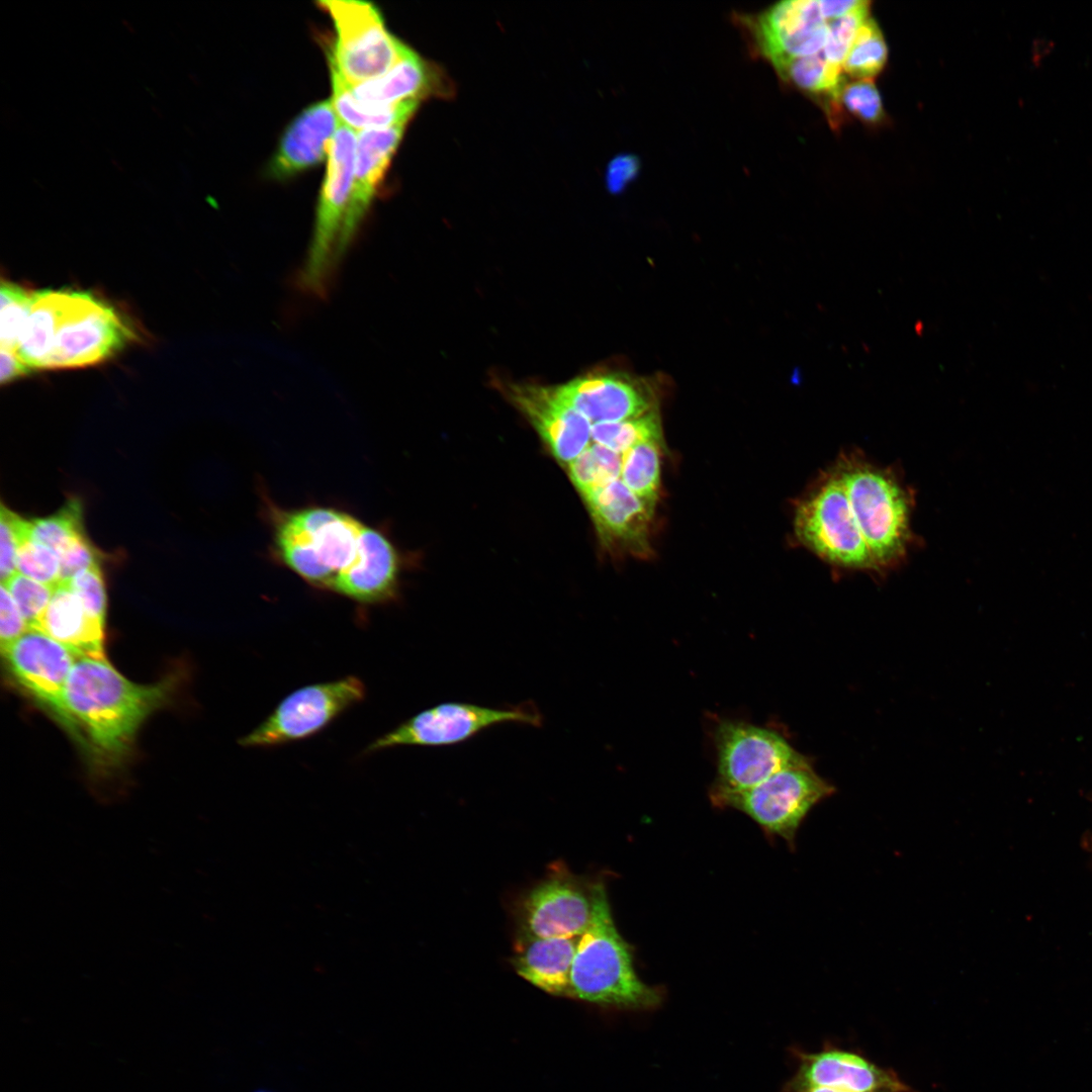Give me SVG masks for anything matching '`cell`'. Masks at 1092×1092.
Wrapping results in <instances>:
<instances>
[{"label": "cell", "mask_w": 1092, "mask_h": 1092, "mask_svg": "<svg viewBox=\"0 0 1092 1092\" xmlns=\"http://www.w3.org/2000/svg\"><path fill=\"white\" fill-rule=\"evenodd\" d=\"M168 677L141 685L106 660L78 658L69 675L64 702L69 731L97 762L115 764L130 750L143 723L169 699Z\"/></svg>", "instance_id": "cell-1"}, {"label": "cell", "mask_w": 1092, "mask_h": 1092, "mask_svg": "<svg viewBox=\"0 0 1092 1092\" xmlns=\"http://www.w3.org/2000/svg\"><path fill=\"white\" fill-rule=\"evenodd\" d=\"M271 513L279 558L309 584L333 592L358 564L368 526L350 514L325 507Z\"/></svg>", "instance_id": "cell-2"}, {"label": "cell", "mask_w": 1092, "mask_h": 1092, "mask_svg": "<svg viewBox=\"0 0 1092 1092\" xmlns=\"http://www.w3.org/2000/svg\"><path fill=\"white\" fill-rule=\"evenodd\" d=\"M833 467L878 573L898 566L913 540L911 494L892 469L873 463L857 451L842 453Z\"/></svg>", "instance_id": "cell-3"}, {"label": "cell", "mask_w": 1092, "mask_h": 1092, "mask_svg": "<svg viewBox=\"0 0 1092 1092\" xmlns=\"http://www.w3.org/2000/svg\"><path fill=\"white\" fill-rule=\"evenodd\" d=\"M569 996L606 1007L652 1010L660 1006L663 990L644 983L637 975L632 946L614 922L608 895L600 902L594 921L579 936Z\"/></svg>", "instance_id": "cell-4"}, {"label": "cell", "mask_w": 1092, "mask_h": 1092, "mask_svg": "<svg viewBox=\"0 0 1092 1092\" xmlns=\"http://www.w3.org/2000/svg\"><path fill=\"white\" fill-rule=\"evenodd\" d=\"M357 131L340 124L328 145L327 170L312 238L296 283L301 291L325 297L354 237L349 230Z\"/></svg>", "instance_id": "cell-5"}, {"label": "cell", "mask_w": 1092, "mask_h": 1092, "mask_svg": "<svg viewBox=\"0 0 1092 1092\" xmlns=\"http://www.w3.org/2000/svg\"><path fill=\"white\" fill-rule=\"evenodd\" d=\"M834 788L821 779L807 758L744 790L711 787L715 807L738 810L768 835L779 836L795 848L797 831L810 810L831 796Z\"/></svg>", "instance_id": "cell-6"}, {"label": "cell", "mask_w": 1092, "mask_h": 1092, "mask_svg": "<svg viewBox=\"0 0 1092 1092\" xmlns=\"http://www.w3.org/2000/svg\"><path fill=\"white\" fill-rule=\"evenodd\" d=\"M794 529L803 545L833 567L878 573L834 467L798 505Z\"/></svg>", "instance_id": "cell-7"}, {"label": "cell", "mask_w": 1092, "mask_h": 1092, "mask_svg": "<svg viewBox=\"0 0 1092 1092\" xmlns=\"http://www.w3.org/2000/svg\"><path fill=\"white\" fill-rule=\"evenodd\" d=\"M605 896L604 882L556 866L519 901L517 938L580 936L593 923Z\"/></svg>", "instance_id": "cell-8"}, {"label": "cell", "mask_w": 1092, "mask_h": 1092, "mask_svg": "<svg viewBox=\"0 0 1092 1092\" xmlns=\"http://www.w3.org/2000/svg\"><path fill=\"white\" fill-rule=\"evenodd\" d=\"M136 335L128 322L91 292L69 290L53 348L42 369L78 368L106 361Z\"/></svg>", "instance_id": "cell-9"}, {"label": "cell", "mask_w": 1092, "mask_h": 1092, "mask_svg": "<svg viewBox=\"0 0 1092 1092\" xmlns=\"http://www.w3.org/2000/svg\"><path fill=\"white\" fill-rule=\"evenodd\" d=\"M365 697L366 687L355 675L302 687L286 696L239 743L245 747L268 748L308 738Z\"/></svg>", "instance_id": "cell-10"}, {"label": "cell", "mask_w": 1092, "mask_h": 1092, "mask_svg": "<svg viewBox=\"0 0 1092 1092\" xmlns=\"http://www.w3.org/2000/svg\"><path fill=\"white\" fill-rule=\"evenodd\" d=\"M318 4L331 16L337 34L328 57L350 84L383 76L403 55L406 46L386 29L372 3L324 0Z\"/></svg>", "instance_id": "cell-11"}, {"label": "cell", "mask_w": 1092, "mask_h": 1092, "mask_svg": "<svg viewBox=\"0 0 1092 1092\" xmlns=\"http://www.w3.org/2000/svg\"><path fill=\"white\" fill-rule=\"evenodd\" d=\"M516 723L539 727L542 716L532 706L495 708L445 702L428 708L372 741L366 753L396 746L439 747L467 741L493 726Z\"/></svg>", "instance_id": "cell-12"}, {"label": "cell", "mask_w": 1092, "mask_h": 1092, "mask_svg": "<svg viewBox=\"0 0 1092 1092\" xmlns=\"http://www.w3.org/2000/svg\"><path fill=\"white\" fill-rule=\"evenodd\" d=\"M713 741L720 789L751 788L804 758L777 731L744 721L720 720Z\"/></svg>", "instance_id": "cell-13"}, {"label": "cell", "mask_w": 1092, "mask_h": 1092, "mask_svg": "<svg viewBox=\"0 0 1092 1092\" xmlns=\"http://www.w3.org/2000/svg\"><path fill=\"white\" fill-rule=\"evenodd\" d=\"M797 1060L783 1092H913L893 1070L849 1050L799 1051Z\"/></svg>", "instance_id": "cell-14"}, {"label": "cell", "mask_w": 1092, "mask_h": 1092, "mask_svg": "<svg viewBox=\"0 0 1092 1092\" xmlns=\"http://www.w3.org/2000/svg\"><path fill=\"white\" fill-rule=\"evenodd\" d=\"M14 678L69 731L65 688L78 657L48 635L29 629L3 653Z\"/></svg>", "instance_id": "cell-15"}, {"label": "cell", "mask_w": 1092, "mask_h": 1092, "mask_svg": "<svg viewBox=\"0 0 1092 1092\" xmlns=\"http://www.w3.org/2000/svg\"><path fill=\"white\" fill-rule=\"evenodd\" d=\"M554 389L592 425L630 420L655 410V396L647 382L625 372L596 370Z\"/></svg>", "instance_id": "cell-16"}, {"label": "cell", "mask_w": 1092, "mask_h": 1092, "mask_svg": "<svg viewBox=\"0 0 1092 1092\" xmlns=\"http://www.w3.org/2000/svg\"><path fill=\"white\" fill-rule=\"evenodd\" d=\"M504 394L525 415L552 454L567 465L589 445L592 424L564 403L554 386L500 383Z\"/></svg>", "instance_id": "cell-17"}, {"label": "cell", "mask_w": 1092, "mask_h": 1092, "mask_svg": "<svg viewBox=\"0 0 1092 1092\" xmlns=\"http://www.w3.org/2000/svg\"><path fill=\"white\" fill-rule=\"evenodd\" d=\"M582 497L606 543L617 544L638 554L647 552L655 506L633 493L620 478Z\"/></svg>", "instance_id": "cell-18"}, {"label": "cell", "mask_w": 1092, "mask_h": 1092, "mask_svg": "<svg viewBox=\"0 0 1092 1092\" xmlns=\"http://www.w3.org/2000/svg\"><path fill=\"white\" fill-rule=\"evenodd\" d=\"M339 124L331 100L306 107L284 131L269 164V174L284 179L322 162L328 156V145Z\"/></svg>", "instance_id": "cell-19"}, {"label": "cell", "mask_w": 1092, "mask_h": 1092, "mask_svg": "<svg viewBox=\"0 0 1092 1092\" xmlns=\"http://www.w3.org/2000/svg\"><path fill=\"white\" fill-rule=\"evenodd\" d=\"M30 629L63 644L78 658L106 660L105 625L90 617L68 584L55 587L50 604Z\"/></svg>", "instance_id": "cell-20"}, {"label": "cell", "mask_w": 1092, "mask_h": 1092, "mask_svg": "<svg viewBox=\"0 0 1092 1092\" xmlns=\"http://www.w3.org/2000/svg\"><path fill=\"white\" fill-rule=\"evenodd\" d=\"M399 560L388 538L368 526L360 561L333 592L364 605L393 600L397 593Z\"/></svg>", "instance_id": "cell-21"}, {"label": "cell", "mask_w": 1092, "mask_h": 1092, "mask_svg": "<svg viewBox=\"0 0 1092 1092\" xmlns=\"http://www.w3.org/2000/svg\"><path fill=\"white\" fill-rule=\"evenodd\" d=\"M406 122L357 131L355 173L349 210V230L355 238L366 216Z\"/></svg>", "instance_id": "cell-22"}, {"label": "cell", "mask_w": 1092, "mask_h": 1092, "mask_svg": "<svg viewBox=\"0 0 1092 1092\" xmlns=\"http://www.w3.org/2000/svg\"><path fill=\"white\" fill-rule=\"evenodd\" d=\"M579 936L517 938L512 964L517 974L554 996H569Z\"/></svg>", "instance_id": "cell-23"}, {"label": "cell", "mask_w": 1092, "mask_h": 1092, "mask_svg": "<svg viewBox=\"0 0 1092 1092\" xmlns=\"http://www.w3.org/2000/svg\"><path fill=\"white\" fill-rule=\"evenodd\" d=\"M69 290L34 291L16 354L30 369H42L51 353Z\"/></svg>", "instance_id": "cell-24"}, {"label": "cell", "mask_w": 1092, "mask_h": 1092, "mask_svg": "<svg viewBox=\"0 0 1092 1092\" xmlns=\"http://www.w3.org/2000/svg\"><path fill=\"white\" fill-rule=\"evenodd\" d=\"M798 88L811 94L832 98L844 82L842 66L828 62L822 53L789 60L776 67Z\"/></svg>", "instance_id": "cell-25"}, {"label": "cell", "mask_w": 1092, "mask_h": 1092, "mask_svg": "<svg viewBox=\"0 0 1092 1092\" xmlns=\"http://www.w3.org/2000/svg\"><path fill=\"white\" fill-rule=\"evenodd\" d=\"M658 442L634 446L622 455L620 480L644 502L655 506L660 487Z\"/></svg>", "instance_id": "cell-26"}, {"label": "cell", "mask_w": 1092, "mask_h": 1092, "mask_svg": "<svg viewBox=\"0 0 1092 1092\" xmlns=\"http://www.w3.org/2000/svg\"><path fill=\"white\" fill-rule=\"evenodd\" d=\"M661 425L654 410L641 417L592 425L590 440L620 455L636 445L646 442H661Z\"/></svg>", "instance_id": "cell-27"}, {"label": "cell", "mask_w": 1092, "mask_h": 1092, "mask_svg": "<svg viewBox=\"0 0 1092 1092\" xmlns=\"http://www.w3.org/2000/svg\"><path fill=\"white\" fill-rule=\"evenodd\" d=\"M888 60V47L882 30L869 16L858 27L842 70L856 80H873Z\"/></svg>", "instance_id": "cell-28"}, {"label": "cell", "mask_w": 1092, "mask_h": 1092, "mask_svg": "<svg viewBox=\"0 0 1092 1092\" xmlns=\"http://www.w3.org/2000/svg\"><path fill=\"white\" fill-rule=\"evenodd\" d=\"M80 499L72 496L53 515L28 521V538L47 546L59 556L74 540L85 534Z\"/></svg>", "instance_id": "cell-29"}, {"label": "cell", "mask_w": 1092, "mask_h": 1092, "mask_svg": "<svg viewBox=\"0 0 1092 1092\" xmlns=\"http://www.w3.org/2000/svg\"><path fill=\"white\" fill-rule=\"evenodd\" d=\"M827 108L833 125L842 109L872 125L881 123L885 117L882 98L873 80L844 81L838 92L827 101Z\"/></svg>", "instance_id": "cell-30"}, {"label": "cell", "mask_w": 1092, "mask_h": 1092, "mask_svg": "<svg viewBox=\"0 0 1092 1092\" xmlns=\"http://www.w3.org/2000/svg\"><path fill=\"white\" fill-rule=\"evenodd\" d=\"M622 455L598 444H589L568 464V474L582 496L613 480L619 479Z\"/></svg>", "instance_id": "cell-31"}, {"label": "cell", "mask_w": 1092, "mask_h": 1092, "mask_svg": "<svg viewBox=\"0 0 1092 1092\" xmlns=\"http://www.w3.org/2000/svg\"><path fill=\"white\" fill-rule=\"evenodd\" d=\"M33 299V291L12 282L2 281L0 289L1 349L16 352Z\"/></svg>", "instance_id": "cell-32"}, {"label": "cell", "mask_w": 1092, "mask_h": 1092, "mask_svg": "<svg viewBox=\"0 0 1092 1092\" xmlns=\"http://www.w3.org/2000/svg\"><path fill=\"white\" fill-rule=\"evenodd\" d=\"M15 565L20 574L35 581L52 587L61 583L60 559L57 553L29 538L21 542Z\"/></svg>", "instance_id": "cell-33"}, {"label": "cell", "mask_w": 1092, "mask_h": 1092, "mask_svg": "<svg viewBox=\"0 0 1092 1092\" xmlns=\"http://www.w3.org/2000/svg\"><path fill=\"white\" fill-rule=\"evenodd\" d=\"M2 584L9 590L29 629L47 609L55 589L20 573H15Z\"/></svg>", "instance_id": "cell-34"}, {"label": "cell", "mask_w": 1092, "mask_h": 1092, "mask_svg": "<svg viewBox=\"0 0 1092 1092\" xmlns=\"http://www.w3.org/2000/svg\"><path fill=\"white\" fill-rule=\"evenodd\" d=\"M870 4L866 1L850 13L828 21L829 34L822 51L828 62L842 66L858 27L870 16Z\"/></svg>", "instance_id": "cell-35"}, {"label": "cell", "mask_w": 1092, "mask_h": 1092, "mask_svg": "<svg viewBox=\"0 0 1092 1092\" xmlns=\"http://www.w3.org/2000/svg\"><path fill=\"white\" fill-rule=\"evenodd\" d=\"M28 538V521L1 506L0 513V574L1 582L16 573V555L21 542Z\"/></svg>", "instance_id": "cell-36"}, {"label": "cell", "mask_w": 1092, "mask_h": 1092, "mask_svg": "<svg viewBox=\"0 0 1092 1092\" xmlns=\"http://www.w3.org/2000/svg\"><path fill=\"white\" fill-rule=\"evenodd\" d=\"M65 584H68L78 596L90 617L105 625L107 599L103 572L99 564L81 571Z\"/></svg>", "instance_id": "cell-37"}, {"label": "cell", "mask_w": 1092, "mask_h": 1092, "mask_svg": "<svg viewBox=\"0 0 1092 1092\" xmlns=\"http://www.w3.org/2000/svg\"><path fill=\"white\" fill-rule=\"evenodd\" d=\"M100 557L86 535H81L59 555L61 583H68L81 571L99 564Z\"/></svg>", "instance_id": "cell-38"}, {"label": "cell", "mask_w": 1092, "mask_h": 1092, "mask_svg": "<svg viewBox=\"0 0 1092 1092\" xmlns=\"http://www.w3.org/2000/svg\"><path fill=\"white\" fill-rule=\"evenodd\" d=\"M0 614V642L3 653L12 643L24 635L29 630V627L9 590L2 583Z\"/></svg>", "instance_id": "cell-39"}, {"label": "cell", "mask_w": 1092, "mask_h": 1092, "mask_svg": "<svg viewBox=\"0 0 1092 1092\" xmlns=\"http://www.w3.org/2000/svg\"><path fill=\"white\" fill-rule=\"evenodd\" d=\"M639 160L636 156L622 154L616 156L607 167L606 184L612 193L621 192L639 172Z\"/></svg>", "instance_id": "cell-40"}, {"label": "cell", "mask_w": 1092, "mask_h": 1092, "mask_svg": "<svg viewBox=\"0 0 1092 1092\" xmlns=\"http://www.w3.org/2000/svg\"><path fill=\"white\" fill-rule=\"evenodd\" d=\"M0 382L9 383L27 374L31 369L24 364L15 352L0 350Z\"/></svg>", "instance_id": "cell-41"}, {"label": "cell", "mask_w": 1092, "mask_h": 1092, "mask_svg": "<svg viewBox=\"0 0 1092 1092\" xmlns=\"http://www.w3.org/2000/svg\"><path fill=\"white\" fill-rule=\"evenodd\" d=\"M823 18L826 21H830L839 17H842L856 8L860 7L866 1L860 0H834V1H819Z\"/></svg>", "instance_id": "cell-42"}, {"label": "cell", "mask_w": 1092, "mask_h": 1092, "mask_svg": "<svg viewBox=\"0 0 1092 1092\" xmlns=\"http://www.w3.org/2000/svg\"><path fill=\"white\" fill-rule=\"evenodd\" d=\"M255 1092H273V1091H270V1090H265V1089H260V1090H257V1091H255Z\"/></svg>", "instance_id": "cell-43"}]
</instances>
